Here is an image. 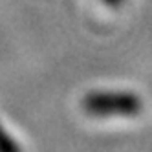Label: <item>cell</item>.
<instances>
[{
  "mask_svg": "<svg viewBox=\"0 0 152 152\" xmlns=\"http://www.w3.org/2000/svg\"><path fill=\"white\" fill-rule=\"evenodd\" d=\"M83 110L92 117H136L143 103L134 92H90L83 99Z\"/></svg>",
  "mask_w": 152,
  "mask_h": 152,
  "instance_id": "obj_1",
  "label": "cell"
},
{
  "mask_svg": "<svg viewBox=\"0 0 152 152\" xmlns=\"http://www.w3.org/2000/svg\"><path fill=\"white\" fill-rule=\"evenodd\" d=\"M0 148H2V150H17L18 148L13 141L9 139V136L2 130V126H0Z\"/></svg>",
  "mask_w": 152,
  "mask_h": 152,
  "instance_id": "obj_2",
  "label": "cell"
},
{
  "mask_svg": "<svg viewBox=\"0 0 152 152\" xmlns=\"http://www.w3.org/2000/svg\"><path fill=\"white\" fill-rule=\"evenodd\" d=\"M104 4H108V6H112V7H117V6H121L125 0H103Z\"/></svg>",
  "mask_w": 152,
  "mask_h": 152,
  "instance_id": "obj_3",
  "label": "cell"
}]
</instances>
